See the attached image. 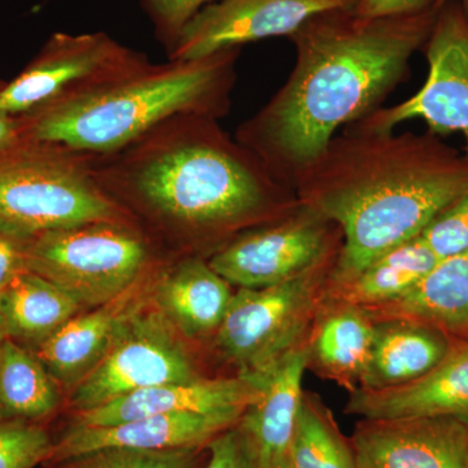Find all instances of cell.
Wrapping results in <instances>:
<instances>
[{
    "label": "cell",
    "instance_id": "obj_1",
    "mask_svg": "<svg viewBox=\"0 0 468 468\" xmlns=\"http://www.w3.org/2000/svg\"><path fill=\"white\" fill-rule=\"evenodd\" d=\"M442 2L394 16L334 9L310 17L289 37L295 48L291 75L234 138L294 189L338 132L383 107L406 79Z\"/></svg>",
    "mask_w": 468,
    "mask_h": 468
},
{
    "label": "cell",
    "instance_id": "obj_2",
    "mask_svg": "<svg viewBox=\"0 0 468 468\" xmlns=\"http://www.w3.org/2000/svg\"><path fill=\"white\" fill-rule=\"evenodd\" d=\"M218 122L171 117L124 149L91 158L95 181L129 218L137 212L207 260L300 206L294 189Z\"/></svg>",
    "mask_w": 468,
    "mask_h": 468
},
{
    "label": "cell",
    "instance_id": "obj_3",
    "mask_svg": "<svg viewBox=\"0 0 468 468\" xmlns=\"http://www.w3.org/2000/svg\"><path fill=\"white\" fill-rule=\"evenodd\" d=\"M303 207L331 221L343 245L328 284L340 286L468 192V156L437 134L344 128L298 178Z\"/></svg>",
    "mask_w": 468,
    "mask_h": 468
},
{
    "label": "cell",
    "instance_id": "obj_4",
    "mask_svg": "<svg viewBox=\"0 0 468 468\" xmlns=\"http://www.w3.org/2000/svg\"><path fill=\"white\" fill-rule=\"evenodd\" d=\"M241 48L140 66L80 86L17 116L21 138L107 155L178 115H229Z\"/></svg>",
    "mask_w": 468,
    "mask_h": 468
},
{
    "label": "cell",
    "instance_id": "obj_5",
    "mask_svg": "<svg viewBox=\"0 0 468 468\" xmlns=\"http://www.w3.org/2000/svg\"><path fill=\"white\" fill-rule=\"evenodd\" d=\"M91 154L21 138L0 151V221L26 232L95 221H133L103 192Z\"/></svg>",
    "mask_w": 468,
    "mask_h": 468
},
{
    "label": "cell",
    "instance_id": "obj_6",
    "mask_svg": "<svg viewBox=\"0 0 468 468\" xmlns=\"http://www.w3.org/2000/svg\"><path fill=\"white\" fill-rule=\"evenodd\" d=\"M27 271L66 292L82 309L115 301L165 263L134 221H95L32 233Z\"/></svg>",
    "mask_w": 468,
    "mask_h": 468
},
{
    "label": "cell",
    "instance_id": "obj_7",
    "mask_svg": "<svg viewBox=\"0 0 468 468\" xmlns=\"http://www.w3.org/2000/svg\"><path fill=\"white\" fill-rule=\"evenodd\" d=\"M337 257L282 284L233 292L215 347L239 375L263 371L306 343Z\"/></svg>",
    "mask_w": 468,
    "mask_h": 468
},
{
    "label": "cell",
    "instance_id": "obj_8",
    "mask_svg": "<svg viewBox=\"0 0 468 468\" xmlns=\"http://www.w3.org/2000/svg\"><path fill=\"white\" fill-rule=\"evenodd\" d=\"M150 301L126 320L100 365L68 393L73 412L147 388L201 378L183 338Z\"/></svg>",
    "mask_w": 468,
    "mask_h": 468
},
{
    "label": "cell",
    "instance_id": "obj_9",
    "mask_svg": "<svg viewBox=\"0 0 468 468\" xmlns=\"http://www.w3.org/2000/svg\"><path fill=\"white\" fill-rule=\"evenodd\" d=\"M423 48L428 77L417 94L345 128L390 133L402 122L420 119L433 134L460 132L468 156V20L458 0H443Z\"/></svg>",
    "mask_w": 468,
    "mask_h": 468
},
{
    "label": "cell",
    "instance_id": "obj_10",
    "mask_svg": "<svg viewBox=\"0 0 468 468\" xmlns=\"http://www.w3.org/2000/svg\"><path fill=\"white\" fill-rule=\"evenodd\" d=\"M341 245L338 227L300 205L279 220L239 234L208 263L230 285L261 289L309 272L338 255Z\"/></svg>",
    "mask_w": 468,
    "mask_h": 468
},
{
    "label": "cell",
    "instance_id": "obj_11",
    "mask_svg": "<svg viewBox=\"0 0 468 468\" xmlns=\"http://www.w3.org/2000/svg\"><path fill=\"white\" fill-rule=\"evenodd\" d=\"M147 58L106 33L52 34L15 79L0 82V110L23 115L64 92L119 75Z\"/></svg>",
    "mask_w": 468,
    "mask_h": 468
},
{
    "label": "cell",
    "instance_id": "obj_12",
    "mask_svg": "<svg viewBox=\"0 0 468 468\" xmlns=\"http://www.w3.org/2000/svg\"><path fill=\"white\" fill-rule=\"evenodd\" d=\"M358 0H215L184 27L171 60H192L246 43L291 37L310 17L356 9Z\"/></svg>",
    "mask_w": 468,
    "mask_h": 468
},
{
    "label": "cell",
    "instance_id": "obj_13",
    "mask_svg": "<svg viewBox=\"0 0 468 468\" xmlns=\"http://www.w3.org/2000/svg\"><path fill=\"white\" fill-rule=\"evenodd\" d=\"M350 443L359 468H468V426L454 418L360 419Z\"/></svg>",
    "mask_w": 468,
    "mask_h": 468
},
{
    "label": "cell",
    "instance_id": "obj_14",
    "mask_svg": "<svg viewBox=\"0 0 468 468\" xmlns=\"http://www.w3.org/2000/svg\"><path fill=\"white\" fill-rule=\"evenodd\" d=\"M241 412L153 415L106 427L69 426L55 440L48 460L54 464L107 448L167 451L201 448L239 423Z\"/></svg>",
    "mask_w": 468,
    "mask_h": 468
},
{
    "label": "cell",
    "instance_id": "obj_15",
    "mask_svg": "<svg viewBox=\"0 0 468 468\" xmlns=\"http://www.w3.org/2000/svg\"><path fill=\"white\" fill-rule=\"evenodd\" d=\"M261 390L251 378H198L183 383H169L126 394L100 408L73 412L75 427H106L153 415L218 414L243 412L261 399Z\"/></svg>",
    "mask_w": 468,
    "mask_h": 468
},
{
    "label": "cell",
    "instance_id": "obj_16",
    "mask_svg": "<svg viewBox=\"0 0 468 468\" xmlns=\"http://www.w3.org/2000/svg\"><path fill=\"white\" fill-rule=\"evenodd\" d=\"M159 271L115 301L77 314L34 351L63 392L69 393L100 365L126 320L151 300L149 291Z\"/></svg>",
    "mask_w": 468,
    "mask_h": 468
},
{
    "label": "cell",
    "instance_id": "obj_17",
    "mask_svg": "<svg viewBox=\"0 0 468 468\" xmlns=\"http://www.w3.org/2000/svg\"><path fill=\"white\" fill-rule=\"evenodd\" d=\"M345 412L362 419L454 418L468 426V343L452 340L424 377L390 389H356Z\"/></svg>",
    "mask_w": 468,
    "mask_h": 468
},
{
    "label": "cell",
    "instance_id": "obj_18",
    "mask_svg": "<svg viewBox=\"0 0 468 468\" xmlns=\"http://www.w3.org/2000/svg\"><path fill=\"white\" fill-rule=\"evenodd\" d=\"M309 363L307 341L284 354L263 371L246 375L261 388V399L248 408L239 426L258 454V466L272 463L291 454L297 426L304 372ZM242 377V375H241Z\"/></svg>",
    "mask_w": 468,
    "mask_h": 468
},
{
    "label": "cell",
    "instance_id": "obj_19",
    "mask_svg": "<svg viewBox=\"0 0 468 468\" xmlns=\"http://www.w3.org/2000/svg\"><path fill=\"white\" fill-rule=\"evenodd\" d=\"M229 282L202 257H181L165 264L151 286V301L185 338L217 334L233 292Z\"/></svg>",
    "mask_w": 468,
    "mask_h": 468
},
{
    "label": "cell",
    "instance_id": "obj_20",
    "mask_svg": "<svg viewBox=\"0 0 468 468\" xmlns=\"http://www.w3.org/2000/svg\"><path fill=\"white\" fill-rule=\"evenodd\" d=\"M374 325L362 307L325 294L307 337V369L353 393L367 366Z\"/></svg>",
    "mask_w": 468,
    "mask_h": 468
},
{
    "label": "cell",
    "instance_id": "obj_21",
    "mask_svg": "<svg viewBox=\"0 0 468 468\" xmlns=\"http://www.w3.org/2000/svg\"><path fill=\"white\" fill-rule=\"evenodd\" d=\"M374 338L358 389L377 392L424 377L451 346L452 338L409 319L374 320Z\"/></svg>",
    "mask_w": 468,
    "mask_h": 468
},
{
    "label": "cell",
    "instance_id": "obj_22",
    "mask_svg": "<svg viewBox=\"0 0 468 468\" xmlns=\"http://www.w3.org/2000/svg\"><path fill=\"white\" fill-rule=\"evenodd\" d=\"M374 320L409 319L468 343V249L437 261L414 288L381 306L363 309Z\"/></svg>",
    "mask_w": 468,
    "mask_h": 468
},
{
    "label": "cell",
    "instance_id": "obj_23",
    "mask_svg": "<svg viewBox=\"0 0 468 468\" xmlns=\"http://www.w3.org/2000/svg\"><path fill=\"white\" fill-rule=\"evenodd\" d=\"M81 311V304L66 292L30 271L15 277L0 292L5 337L33 353Z\"/></svg>",
    "mask_w": 468,
    "mask_h": 468
},
{
    "label": "cell",
    "instance_id": "obj_24",
    "mask_svg": "<svg viewBox=\"0 0 468 468\" xmlns=\"http://www.w3.org/2000/svg\"><path fill=\"white\" fill-rule=\"evenodd\" d=\"M63 390L33 351L0 344V423L42 424L60 409Z\"/></svg>",
    "mask_w": 468,
    "mask_h": 468
},
{
    "label": "cell",
    "instance_id": "obj_25",
    "mask_svg": "<svg viewBox=\"0 0 468 468\" xmlns=\"http://www.w3.org/2000/svg\"><path fill=\"white\" fill-rule=\"evenodd\" d=\"M437 261L418 236L385 252L346 284L326 285L325 294L362 309L381 306L408 294Z\"/></svg>",
    "mask_w": 468,
    "mask_h": 468
},
{
    "label": "cell",
    "instance_id": "obj_26",
    "mask_svg": "<svg viewBox=\"0 0 468 468\" xmlns=\"http://www.w3.org/2000/svg\"><path fill=\"white\" fill-rule=\"evenodd\" d=\"M294 468H359L331 410L316 394L303 393L291 445Z\"/></svg>",
    "mask_w": 468,
    "mask_h": 468
},
{
    "label": "cell",
    "instance_id": "obj_27",
    "mask_svg": "<svg viewBox=\"0 0 468 468\" xmlns=\"http://www.w3.org/2000/svg\"><path fill=\"white\" fill-rule=\"evenodd\" d=\"M201 448L167 449V451H143V449L107 448L79 455L70 460L46 468H198Z\"/></svg>",
    "mask_w": 468,
    "mask_h": 468
},
{
    "label": "cell",
    "instance_id": "obj_28",
    "mask_svg": "<svg viewBox=\"0 0 468 468\" xmlns=\"http://www.w3.org/2000/svg\"><path fill=\"white\" fill-rule=\"evenodd\" d=\"M54 441L48 426L0 423V468H36L48 460Z\"/></svg>",
    "mask_w": 468,
    "mask_h": 468
},
{
    "label": "cell",
    "instance_id": "obj_29",
    "mask_svg": "<svg viewBox=\"0 0 468 468\" xmlns=\"http://www.w3.org/2000/svg\"><path fill=\"white\" fill-rule=\"evenodd\" d=\"M420 239L437 260L452 257L468 249V192L437 215Z\"/></svg>",
    "mask_w": 468,
    "mask_h": 468
},
{
    "label": "cell",
    "instance_id": "obj_30",
    "mask_svg": "<svg viewBox=\"0 0 468 468\" xmlns=\"http://www.w3.org/2000/svg\"><path fill=\"white\" fill-rule=\"evenodd\" d=\"M215 0H140L149 16L156 39L169 55L186 24Z\"/></svg>",
    "mask_w": 468,
    "mask_h": 468
},
{
    "label": "cell",
    "instance_id": "obj_31",
    "mask_svg": "<svg viewBox=\"0 0 468 468\" xmlns=\"http://www.w3.org/2000/svg\"><path fill=\"white\" fill-rule=\"evenodd\" d=\"M257 467V449L239 423L208 442L207 463L203 468Z\"/></svg>",
    "mask_w": 468,
    "mask_h": 468
},
{
    "label": "cell",
    "instance_id": "obj_32",
    "mask_svg": "<svg viewBox=\"0 0 468 468\" xmlns=\"http://www.w3.org/2000/svg\"><path fill=\"white\" fill-rule=\"evenodd\" d=\"M30 234L0 221V292L27 271L26 251Z\"/></svg>",
    "mask_w": 468,
    "mask_h": 468
},
{
    "label": "cell",
    "instance_id": "obj_33",
    "mask_svg": "<svg viewBox=\"0 0 468 468\" xmlns=\"http://www.w3.org/2000/svg\"><path fill=\"white\" fill-rule=\"evenodd\" d=\"M432 2L433 0H358L354 11L365 17L394 16L421 11Z\"/></svg>",
    "mask_w": 468,
    "mask_h": 468
},
{
    "label": "cell",
    "instance_id": "obj_34",
    "mask_svg": "<svg viewBox=\"0 0 468 468\" xmlns=\"http://www.w3.org/2000/svg\"><path fill=\"white\" fill-rule=\"evenodd\" d=\"M21 141L17 116L0 110V151L7 150Z\"/></svg>",
    "mask_w": 468,
    "mask_h": 468
},
{
    "label": "cell",
    "instance_id": "obj_35",
    "mask_svg": "<svg viewBox=\"0 0 468 468\" xmlns=\"http://www.w3.org/2000/svg\"><path fill=\"white\" fill-rule=\"evenodd\" d=\"M257 468H294V466H292L291 454H289L282 458V460L272 462L270 464H264V466H258Z\"/></svg>",
    "mask_w": 468,
    "mask_h": 468
},
{
    "label": "cell",
    "instance_id": "obj_36",
    "mask_svg": "<svg viewBox=\"0 0 468 468\" xmlns=\"http://www.w3.org/2000/svg\"><path fill=\"white\" fill-rule=\"evenodd\" d=\"M458 3H460L462 11H463L464 16L468 20V0H458Z\"/></svg>",
    "mask_w": 468,
    "mask_h": 468
},
{
    "label": "cell",
    "instance_id": "obj_37",
    "mask_svg": "<svg viewBox=\"0 0 468 468\" xmlns=\"http://www.w3.org/2000/svg\"><path fill=\"white\" fill-rule=\"evenodd\" d=\"M5 338L7 337H5V328H3L2 320H0V344H2Z\"/></svg>",
    "mask_w": 468,
    "mask_h": 468
}]
</instances>
